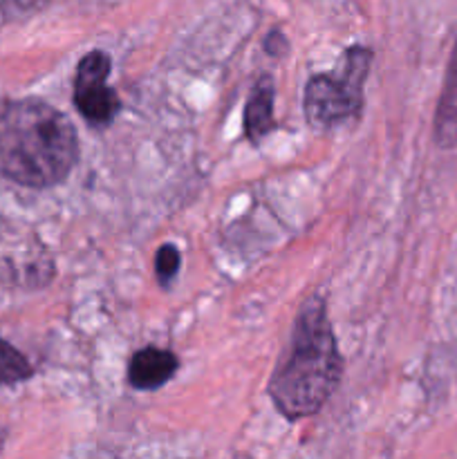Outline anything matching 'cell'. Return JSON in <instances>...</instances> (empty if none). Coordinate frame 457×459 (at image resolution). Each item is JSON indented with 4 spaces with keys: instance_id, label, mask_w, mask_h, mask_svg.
Segmentation results:
<instances>
[{
    "instance_id": "1",
    "label": "cell",
    "mask_w": 457,
    "mask_h": 459,
    "mask_svg": "<svg viewBox=\"0 0 457 459\" xmlns=\"http://www.w3.org/2000/svg\"><path fill=\"white\" fill-rule=\"evenodd\" d=\"M79 160V137L63 112L36 99L0 110V173L16 184L47 188L63 182Z\"/></svg>"
},
{
    "instance_id": "2",
    "label": "cell",
    "mask_w": 457,
    "mask_h": 459,
    "mask_svg": "<svg viewBox=\"0 0 457 459\" xmlns=\"http://www.w3.org/2000/svg\"><path fill=\"white\" fill-rule=\"evenodd\" d=\"M341 372L343 363L325 303L312 296L298 312L291 348L269 381V394L287 420H303L332 397Z\"/></svg>"
},
{
    "instance_id": "3",
    "label": "cell",
    "mask_w": 457,
    "mask_h": 459,
    "mask_svg": "<svg viewBox=\"0 0 457 459\" xmlns=\"http://www.w3.org/2000/svg\"><path fill=\"white\" fill-rule=\"evenodd\" d=\"M372 52L349 48L339 72L312 76L305 88V115L312 128L330 130L354 119L363 103V81L370 70Z\"/></svg>"
},
{
    "instance_id": "4",
    "label": "cell",
    "mask_w": 457,
    "mask_h": 459,
    "mask_svg": "<svg viewBox=\"0 0 457 459\" xmlns=\"http://www.w3.org/2000/svg\"><path fill=\"white\" fill-rule=\"evenodd\" d=\"M110 74V56L106 52H90L79 63L74 83L76 110L92 126H106L119 112V97L106 81Z\"/></svg>"
},
{
    "instance_id": "5",
    "label": "cell",
    "mask_w": 457,
    "mask_h": 459,
    "mask_svg": "<svg viewBox=\"0 0 457 459\" xmlns=\"http://www.w3.org/2000/svg\"><path fill=\"white\" fill-rule=\"evenodd\" d=\"M177 370V359L168 350L143 348L133 357L128 379L137 390H155L164 385Z\"/></svg>"
},
{
    "instance_id": "6",
    "label": "cell",
    "mask_w": 457,
    "mask_h": 459,
    "mask_svg": "<svg viewBox=\"0 0 457 459\" xmlns=\"http://www.w3.org/2000/svg\"><path fill=\"white\" fill-rule=\"evenodd\" d=\"M435 142L442 148L457 146V45L435 112Z\"/></svg>"
},
{
    "instance_id": "7",
    "label": "cell",
    "mask_w": 457,
    "mask_h": 459,
    "mask_svg": "<svg viewBox=\"0 0 457 459\" xmlns=\"http://www.w3.org/2000/svg\"><path fill=\"white\" fill-rule=\"evenodd\" d=\"M273 126H276V119H273V85L269 79H263L255 85L245 108L246 137L258 143Z\"/></svg>"
},
{
    "instance_id": "8",
    "label": "cell",
    "mask_w": 457,
    "mask_h": 459,
    "mask_svg": "<svg viewBox=\"0 0 457 459\" xmlns=\"http://www.w3.org/2000/svg\"><path fill=\"white\" fill-rule=\"evenodd\" d=\"M31 377V366L16 348L0 341V385L18 384Z\"/></svg>"
},
{
    "instance_id": "9",
    "label": "cell",
    "mask_w": 457,
    "mask_h": 459,
    "mask_svg": "<svg viewBox=\"0 0 457 459\" xmlns=\"http://www.w3.org/2000/svg\"><path fill=\"white\" fill-rule=\"evenodd\" d=\"M49 0H0V18L3 21H21L40 12Z\"/></svg>"
},
{
    "instance_id": "10",
    "label": "cell",
    "mask_w": 457,
    "mask_h": 459,
    "mask_svg": "<svg viewBox=\"0 0 457 459\" xmlns=\"http://www.w3.org/2000/svg\"><path fill=\"white\" fill-rule=\"evenodd\" d=\"M155 272L161 285L170 281L179 272V251L173 245H164L155 255Z\"/></svg>"
}]
</instances>
